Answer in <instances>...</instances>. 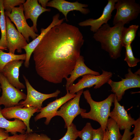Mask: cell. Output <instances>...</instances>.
<instances>
[{"label":"cell","instance_id":"7c38bea8","mask_svg":"<svg viewBox=\"0 0 140 140\" xmlns=\"http://www.w3.org/2000/svg\"><path fill=\"white\" fill-rule=\"evenodd\" d=\"M6 48L9 52L15 54V51L21 53L28 43L23 36L15 28L9 18L5 16Z\"/></svg>","mask_w":140,"mask_h":140},{"label":"cell","instance_id":"d6986e66","mask_svg":"<svg viewBox=\"0 0 140 140\" xmlns=\"http://www.w3.org/2000/svg\"><path fill=\"white\" fill-rule=\"evenodd\" d=\"M60 16L59 13H57L53 17L52 22L45 29L41 28L40 34L24 48L23 49L25 50L26 52V59L24 62V65L26 68L29 67V60L31 55L45 34L55 25L63 23L64 19H59Z\"/></svg>","mask_w":140,"mask_h":140},{"label":"cell","instance_id":"30bf717a","mask_svg":"<svg viewBox=\"0 0 140 140\" xmlns=\"http://www.w3.org/2000/svg\"><path fill=\"white\" fill-rule=\"evenodd\" d=\"M23 77L25 82L27 94L25 99L19 103L23 107H32L37 108L40 110L42 107L43 103L45 100L49 98L56 97L60 93V90L58 89L50 94L40 93L32 86L24 75H23Z\"/></svg>","mask_w":140,"mask_h":140},{"label":"cell","instance_id":"52a82bcc","mask_svg":"<svg viewBox=\"0 0 140 140\" xmlns=\"http://www.w3.org/2000/svg\"><path fill=\"white\" fill-rule=\"evenodd\" d=\"M102 73L98 76L92 74H87L82 76L75 84H73L69 87L66 90L69 93L75 94L79 91L87 88H90L95 86L94 89L99 88L107 83L113 75L111 72L102 70Z\"/></svg>","mask_w":140,"mask_h":140},{"label":"cell","instance_id":"83f0119b","mask_svg":"<svg viewBox=\"0 0 140 140\" xmlns=\"http://www.w3.org/2000/svg\"><path fill=\"white\" fill-rule=\"evenodd\" d=\"M93 129L90 123H87L82 129L80 131L79 137L82 140H92Z\"/></svg>","mask_w":140,"mask_h":140},{"label":"cell","instance_id":"277c9868","mask_svg":"<svg viewBox=\"0 0 140 140\" xmlns=\"http://www.w3.org/2000/svg\"><path fill=\"white\" fill-rule=\"evenodd\" d=\"M114 8L116 12L113 19L114 25L120 22L128 24L137 18L140 13V5L134 0H117Z\"/></svg>","mask_w":140,"mask_h":140},{"label":"cell","instance_id":"9a60e30c","mask_svg":"<svg viewBox=\"0 0 140 140\" xmlns=\"http://www.w3.org/2000/svg\"><path fill=\"white\" fill-rule=\"evenodd\" d=\"M117 0H108L101 16L96 19L89 18L79 22L78 24L81 26H90V30L95 33L103 24L108 23L111 18V13L115 10V5Z\"/></svg>","mask_w":140,"mask_h":140},{"label":"cell","instance_id":"5b68a950","mask_svg":"<svg viewBox=\"0 0 140 140\" xmlns=\"http://www.w3.org/2000/svg\"><path fill=\"white\" fill-rule=\"evenodd\" d=\"M128 71V73L125 75V78H122L121 81H114L110 79L107 82L111 87V91L116 95L118 102L122 99L127 90L140 87V70L133 73L131 68H129Z\"/></svg>","mask_w":140,"mask_h":140},{"label":"cell","instance_id":"e0dca14e","mask_svg":"<svg viewBox=\"0 0 140 140\" xmlns=\"http://www.w3.org/2000/svg\"><path fill=\"white\" fill-rule=\"evenodd\" d=\"M23 62V60L12 61L5 66L2 72L12 85L19 90L25 87L19 79V69Z\"/></svg>","mask_w":140,"mask_h":140},{"label":"cell","instance_id":"8992f818","mask_svg":"<svg viewBox=\"0 0 140 140\" xmlns=\"http://www.w3.org/2000/svg\"><path fill=\"white\" fill-rule=\"evenodd\" d=\"M0 83L2 90L0 106L3 105L5 108L14 106L18 105L20 101L26 98V95L12 85L1 72Z\"/></svg>","mask_w":140,"mask_h":140},{"label":"cell","instance_id":"cb8c5ba5","mask_svg":"<svg viewBox=\"0 0 140 140\" xmlns=\"http://www.w3.org/2000/svg\"><path fill=\"white\" fill-rule=\"evenodd\" d=\"M3 0H0V29L1 31L0 46L7 48L6 21L3 5Z\"/></svg>","mask_w":140,"mask_h":140},{"label":"cell","instance_id":"3957f363","mask_svg":"<svg viewBox=\"0 0 140 140\" xmlns=\"http://www.w3.org/2000/svg\"><path fill=\"white\" fill-rule=\"evenodd\" d=\"M83 93L90 109L89 112L81 114V116L82 118L89 119L98 122L104 132L107 129L111 107L114 103V94H110L103 101L97 102L93 99L89 90L83 91Z\"/></svg>","mask_w":140,"mask_h":140},{"label":"cell","instance_id":"60d3db41","mask_svg":"<svg viewBox=\"0 0 140 140\" xmlns=\"http://www.w3.org/2000/svg\"><path fill=\"white\" fill-rule=\"evenodd\" d=\"M1 96H0V98Z\"/></svg>","mask_w":140,"mask_h":140},{"label":"cell","instance_id":"44dd1931","mask_svg":"<svg viewBox=\"0 0 140 140\" xmlns=\"http://www.w3.org/2000/svg\"><path fill=\"white\" fill-rule=\"evenodd\" d=\"M0 107V128L4 129L6 132L13 135L19 132L24 134L26 132L27 128L25 124L21 120L15 118L13 121H9L2 115Z\"/></svg>","mask_w":140,"mask_h":140},{"label":"cell","instance_id":"ab89813d","mask_svg":"<svg viewBox=\"0 0 140 140\" xmlns=\"http://www.w3.org/2000/svg\"><path fill=\"white\" fill-rule=\"evenodd\" d=\"M1 90H2V89H1V84H0V92L1 91Z\"/></svg>","mask_w":140,"mask_h":140},{"label":"cell","instance_id":"f35d334b","mask_svg":"<svg viewBox=\"0 0 140 140\" xmlns=\"http://www.w3.org/2000/svg\"><path fill=\"white\" fill-rule=\"evenodd\" d=\"M0 49L1 50H7V49L1 46H0Z\"/></svg>","mask_w":140,"mask_h":140},{"label":"cell","instance_id":"484cf974","mask_svg":"<svg viewBox=\"0 0 140 140\" xmlns=\"http://www.w3.org/2000/svg\"><path fill=\"white\" fill-rule=\"evenodd\" d=\"M131 44H127L124 47L126 51L124 60L126 61L129 67H132L136 66L140 60L134 56Z\"/></svg>","mask_w":140,"mask_h":140},{"label":"cell","instance_id":"4316f807","mask_svg":"<svg viewBox=\"0 0 140 140\" xmlns=\"http://www.w3.org/2000/svg\"><path fill=\"white\" fill-rule=\"evenodd\" d=\"M67 128V132L64 136L58 140H75L79 137L80 131L77 129L76 126L73 123Z\"/></svg>","mask_w":140,"mask_h":140},{"label":"cell","instance_id":"603a6c76","mask_svg":"<svg viewBox=\"0 0 140 140\" xmlns=\"http://www.w3.org/2000/svg\"><path fill=\"white\" fill-rule=\"evenodd\" d=\"M26 54H16L10 53H6L0 49V72H2L5 66L11 61L16 60H25Z\"/></svg>","mask_w":140,"mask_h":140},{"label":"cell","instance_id":"ffe728a7","mask_svg":"<svg viewBox=\"0 0 140 140\" xmlns=\"http://www.w3.org/2000/svg\"><path fill=\"white\" fill-rule=\"evenodd\" d=\"M89 74L96 76L100 75L99 72L93 71L87 67L84 63L83 57L80 55L77 60L70 77L65 79L66 81L65 85L66 90L73 84L74 81L78 77Z\"/></svg>","mask_w":140,"mask_h":140},{"label":"cell","instance_id":"d6a6232c","mask_svg":"<svg viewBox=\"0 0 140 140\" xmlns=\"http://www.w3.org/2000/svg\"><path fill=\"white\" fill-rule=\"evenodd\" d=\"M135 128L132 132L134 136H140V118H138L136 120L134 124Z\"/></svg>","mask_w":140,"mask_h":140},{"label":"cell","instance_id":"836d02e7","mask_svg":"<svg viewBox=\"0 0 140 140\" xmlns=\"http://www.w3.org/2000/svg\"><path fill=\"white\" fill-rule=\"evenodd\" d=\"M132 134L130 130L126 129L124 130L121 140H130L132 138L131 135Z\"/></svg>","mask_w":140,"mask_h":140},{"label":"cell","instance_id":"2e32d148","mask_svg":"<svg viewBox=\"0 0 140 140\" xmlns=\"http://www.w3.org/2000/svg\"><path fill=\"white\" fill-rule=\"evenodd\" d=\"M47 6L55 8L62 13L67 21H68L67 15L70 11H79L84 15L87 14L90 12L88 9L85 8L88 6V5L82 4L77 1L72 2L65 0H53L48 2Z\"/></svg>","mask_w":140,"mask_h":140},{"label":"cell","instance_id":"7a4b0ae2","mask_svg":"<svg viewBox=\"0 0 140 140\" xmlns=\"http://www.w3.org/2000/svg\"><path fill=\"white\" fill-rule=\"evenodd\" d=\"M125 24L120 22L111 27L105 24L95 33L93 38L101 44L102 49L108 52L110 57L116 59L121 56L123 47L122 39V31Z\"/></svg>","mask_w":140,"mask_h":140},{"label":"cell","instance_id":"9c48e42d","mask_svg":"<svg viewBox=\"0 0 140 140\" xmlns=\"http://www.w3.org/2000/svg\"><path fill=\"white\" fill-rule=\"evenodd\" d=\"M5 14L14 23L17 30L23 36L27 42H29L30 37L33 40L39 35L27 24L24 13L23 4L20 5L18 7L12 8L11 12L5 11Z\"/></svg>","mask_w":140,"mask_h":140},{"label":"cell","instance_id":"f1b7e54d","mask_svg":"<svg viewBox=\"0 0 140 140\" xmlns=\"http://www.w3.org/2000/svg\"><path fill=\"white\" fill-rule=\"evenodd\" d=\"M25 2V0H4L3 5L4 10L11 12L12 8L23 4Z\"/></svg>","mask_w":140,"mask_h":140},{"label":"cell","instance_id":"f546056e","mask_svg":"<svg viewBox=\"0 0 140 140\" xmlns=\"http://www.w3.org/2000/svg\"><path fill=\"white\" fill-rule=\"evenodd\" d=\"M26 140H51L46 135L31 132L27 134Z\"/></svg>","mask_w":140,"mask_h":140},{"label":"cell","instance_id":"1f68e13d","mask_svg":"<svg viewBox=\"0 0 140 140\" xmlns=\"http://www.w3.org/2000/svg\"><path fill=\"white\" fill-rule=\"evenodd\" d=\"M27 134L26 132L19 134H16L11 136H9L4 140H26Z\"/></svg>","mask_w":140,"mask_h":140},{"label":"cell","instance_id":"ac0fdd59","mask_svg":"<svg viewBox=\"0 0 140 140\" xmlns=\"http://www.w3.org/2000/svg\"><path fill=\"white\" fill-rule=\"evenodd\" d=\"M23 4L26 19H30L31 20L33 24L31 27L35 32H37L38 18L42 13L46 11L50 12L51 9L43 8L37 0H27Z\"/></svg>","mask_w":140,"mask_h":140},{"label":"cell","instance_id":"8d00e7d4","mask_svg":"<svg viewBox=\"0 0 140 140\" xmlns=\"http://www.w3.org/2000/svg\"><path fill=\"white\" fill-rule=\"evenodd\" d=\"M103 140H109V132L107 129L106 131L104 132V136Z\"/></svg>","mask_w":140,"mask_h":140},{"label":"cell","instance_id":"e575fe53","mask_svg":"<svg viewBox=\"0 0 140 140\" xmlns=\"http://www.w3.org/2000/svg\"><path fill=\"white\" fill-rule=\"evenodd\" d=\"M9 136V133L4 129L0 128V140H4Z\"/></svg>","mask_w":140,"mask_h":140},{"label":"cell","instance_id":"4dcf8cb0","mask_svg":"<svg viewBox=\"0 0 140 140\" xmlns=\"http://www.w3.org/2000/svg\"><path fill=\"white\" fill-rule=\"evenodd\" d=\"M104 136V132L101 127L97 129H93L92 140H103Z\"/></svg>","mask_w":140,"mask_h":140},{"label":"cell","instance_id":"74e56055","mask_svg":"<svg viewBox=\"0 0 140 140\" xmlns=\"http://www.w3.org/2000/svg\"><path fill=\"white\" fill-rule=\"evenodd\" d=\"M130 140H140V136H134V138Z\"/></svg>","mask_w":140,"mask_h":140},{"label":"cell","instance_id":"4fadbf2b","mask_svg":"<svg viewBox=\"0 0 140 140\" xmlns=\"http://www.w3.org/2000/svg\"><path fill=\"white\" fill-rule=\"evenodd\" d=\"M64 96L57 99L49 103L45 107H42L40 110V113L37 115L34 118L35 121L43 118H46L44 122L45 124L48 125L53 117L55 116L58 109L65 103L74 98L76 94L69 93L68 90Z\"/></svg>","mask_w":140,"mask_h":140},{"label":"cell","instance_id":"7402d4cb","mask_svg":"<svg viewBox=\"0 0 140 140\" xmlns=\"http://www.w3.org/2000/svg\"><path fill=\"white\" fill-rule=\"evenodd\" d=\"M139 26L132 25L128 27L124 26L122 31V39L123 47L127 44H131L135 39L136 33Z\"/></svg>","mask_w":140,"mask_h":140},{"label":"cell","instance_id":"6da1fadb","mask_svg":"<svg viewBox=\"0 0 140 140\" xmlns=\"http://www.w3.org/2000/svg\"><path fill=\"white\" fill-rule=\"evenodd\" d=\"M84 42L82 34L74 25L62 23L52 27L33 53L37 74L49 82L62 83L70 75Z\"/></svg>","mask_w":140,"mask_h":140},{"label":"cell","instance_id":"d590c367","mask_svg":"<svg viewBox=\"0 0 140 140\" xmlns=\"http://www.w3.org/2000/svg\"><path fill=\"white\" fill-rule=\"evenodd\" d=\"M48 0H39L38 1L39 3L40 4L41 6L43 8H46V7L48 2L49 1Z\"/></svg>","mask_w":140,"mask_h":140},{"label":"cell","instance_id":"ba28073f","mask_svg":"<svg viewBox=\"0 0 140 140\" xmlns=\"http://www.w3.org/2000/svg\"><path fill=\"white\" fill-rule=\"evenodd\" d=\"M83 90L81 89L77 92L74 98L65 103L57 111L55 116H59L63 118L65 123V128L71 125L78 115L86 112V109L81 108L79 106L80 99Z\"/></svg>","mask_w":140,"mask_h":140},{"label":"cell","instance_id":"5bb4252c","mask_svg":"<svg viewBox=\"0 0 140 140\" xmlns=\"http://www.w3.org/2000/svg\"><path fill=\"white\" fill-rule=\"evenodd\" d=\"M114 103V107L110 112L109 117L115 121L120 130L127 129L130 130L135 120L128 114L124 106L120 104L115 94Z\"/></svg>","mask_w":140,"mask_h":140},{"label":"cell","instance_id":"d4e9b609","mask_svg":"<svg viewBox=\"0 0 140 140\" xmlns=\"http://www.w3.org/2000/svg\"><path fill=\"white\" fill-rule=\"evenodd\" d=\"M107 129L109 134V140H121L122 135L116 123L112 118H108L107 124Z\"/></svg>","mask_w":140,"mask_h":140},{"label":"cell","instance_id":"8fae6325","mask_svg":"<svg viewBox=\"0 0 140 140\" xmlns=\"http://www.w3.org/2000/svg\"><path fill=\"white\" fill-rule=\"evenodd\" d=\"M39 111L37 108L24 107L19 104L11 107H5L1 110L2 115L6 119L17 118L23 122L27 127L26 132L27 134L33 132L30 126V121L31 117L34 113Z\"/></svg>","mask_w":140,"mask_h":140}]
</instances>
